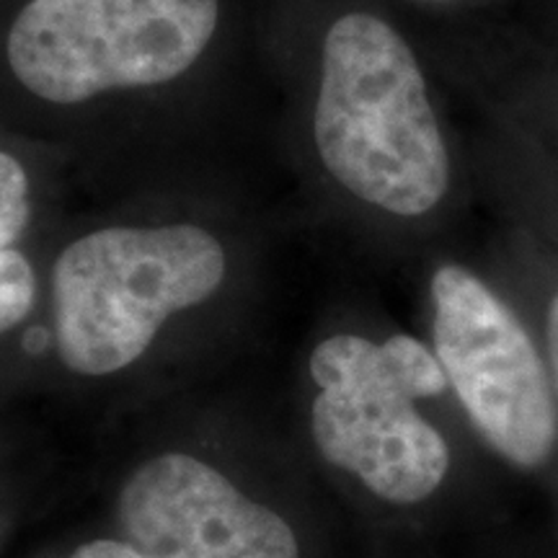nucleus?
Returning <instances> with one entry per match:
<instances>
[{
  "mask_svg": "<svg viewBox=\"0 0 558 558\" xmlns=\"http://www.w3.org/2000/svg\"><path fill=\"white\" fill-rule=\"evenodd\" d=\"M120 522L145 558H300L288 522L184 452H166L132 473Z\"/></svg>",
  "mask_w": 558,
  "mask_h": 558,
  "instance_id": "obj_5",
  "label": "nucleus"
},
{
  "mask_svg": "<svg viewBox=\"0 0 558 558\" xmlns=\"http://www.w3.org/2000/svg\"><path fill=\"white\" fill-rule=\"evenodd\" d=\"M37 298V277L29 259L16 248L0 251V333L29 316Z\"/></svg>",
  "mask_w": 558,
  "mask_h": 558,
  "instance_id": "obj_7",
  "label": "nucleus"
},
{
  "mask_svg": "<svg viewBox=\"0 0 558 558\" xmlns=\"http://www.w3.org/2000/svg\"><path fill=\"white\" fill-rule=\"evenodd\" d=\"M533 326L535 337H538L543 354H546L550 378H554L556 393H558V282H550L543 295L535 320H527Z\"/></svg>",
  "mask_w": 558,
  "mask_h": 558,
  "instance_id": "obj_9",
  "label": "nucleus"
},
{
  "mask_svg": "<svg viewBox=\"0 0 558 558\" xmlns=\"http://www.w3.org/2000/svg\"><path fill=\"white\" fill-rule=\"evenodd\" d=\"M481 538L476 558H558V535L548 522L533 530L507 518L481 527Z\"/></svg>",
  "mask_w": 558,
  "mask_h": 558,
  "instance_id": "obj_6",
  "label": "nucleus"
},
{
  "mask_svg": "<svg viewBox=\"0 0 558 558\" xmlns=\"http://www.w3.org/2000/svg\"><path fill=\"white\" fill-rule=\"evenodd\" d=\"M222 277V246L197 226L104 228L83 235L52 269L62 362L81 375L132 365L166 318L205 303Z\"/></svg>",
  "mask_w": 558,
  "mask_h": 558,
  "instance_id": "obj_3",
  "label": "nucleus"
},
{
  "mask_svg": "<svg viewBox=\"0 0 558 558\" xmlns=\"http://www.w3.org/2000/svg\"><path fill=\"white\" fill-rule=\"evenodd\" d=\"M218 19V0H32L13 21L5 52L34 96L81 104L184 75Z\"/></svg>",
  "mask_w": 558,
  "mask_h": 558,
  "instance_id": "obj_4",
  "label": "nucleus"
},
{
  "mask_svg": "<svg viewBox=\"0 0 558 558\" xmlns=\"http://www.w3.org/2000/svg\"><path fill=\"white\" fill-rule=\"evenodd\" d=\"M313 135L326 171L383 213L422 218L448 194V148L418 62L369 13H347L326 34Z\"/></svg>",
  "mask_w": 558,
  "mask_h": 558,
  "instance_id": "obj_2",
  "label": "nucleus"
},
{
  "mask_svg": "<svg viewBox=\"0 0 558 558\" xmlns=\"http://www.w3.org/2000/svg\"><path fill=\"white\" fill-rule=\"evenodd\" d=\"M29 177L24 166L0 150V251L13 248L29 226Z\"/></svg>",
  "mask_w": 558,
  "mask_h": 558,
  "instance_id": "obj_8",
  "label": "nucleus"
},
{
  "mask_svg": "<svg viewBox=\"0 0 558 558\" xmlns=\"http://www.w3.org/2000/svg\"><path fill=\"white\" fill-rule=\"evenodd\" d=\"M68 558H145L137 548H132L130 543L122 541H94L81 546L75 554Z\"/></svg>",
  "mask_w": 558,
  "mask_h": 558,
  "instance_id": "obj_10",
  "label": "nucleus"
},
{
  "mask_svg": "<svg viewBox=\"0 0 558 558\" xmlns=\"http://www.w3.org/2000/svg\"><path fill=\"white\" fill-rule=\"evenodd\" d=\"M316 399L311 435L320 460L388 512L416 514L463 492L486 512L507 514L497 476L473 432H458L432 407L452 401L448 375L422 339L339 331L311 354Z\"/></svg>",
  "mask_w": 558,
  "mask_h": 558,
  "instance_id": "obj_1",
  "label": "nucleus"
}]
</instances>
